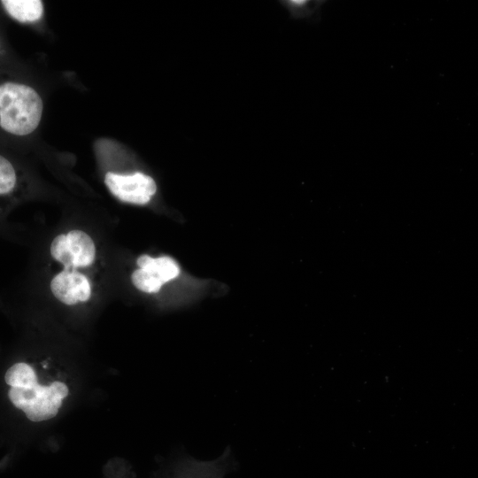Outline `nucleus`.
Segmentation results:
<instances>
[{
	"label": "nucleus",
	"instance_id": "39448f33",
	"mask_svg": "<svg viewBox=\"0 0 478 478\" xmlns=\"http://www.w3.org/2000/svg\"><path fill=\"white\" fill-rule=\"evenodd\" d=\"M0 5L11 19L24 24L38 21L44 12L40 0H3Z\"/></svg>",
	"mask_w": 478,
	"mask_h": 478
},
{
	"label": "nucleus",
	"instance_id": "20e7f679",
	"mask_svg": "<svg viewBox=\"0 0 478 478\" xmlns=\"http://www.w3.org/2000/svg\"><path fill=\"white\" fill-rule=\"evenodd\" d=\"M66 235L73 269L90 266L96 258V247L92 238L81 230H71Z\"/></svg>",
	"mask_w": 478,
	"mask_h": 478
},
{
	"label": "nucleus",
	"instance_id": "7ed1b4c3",
	"mask_svg": "<svg viewBox=\"0 0 478 478\" xmlns=\"http://www.w3.org/2000/svg\"><path fill=\"white\" fill-rule=\"evenodd\" d=\"M54 297L66 305L86 302L90 298L91 286L88 277L74 269H64L50 281Z\"/></svg>",
	"mask_w": 478,
	"mask_h": 478
},
{
	"label": "nucleus",
	"instance_id": "423d86ee",
	"mask_svg": "<svg viewBox=\"0 0 478 478\" xmlns=\"http://www.w3.org/2000/svg\"><path fill=\"white\" fill-rule=\"evenodd\" d=\"M136 262L139 268L150 273L163 284L176 278L180 274V267L176 261L167 256L155 258L143 254L137 258Z\"/></svg>",
	"mask_w": 478,
	"mask_h": 478
},
{
	"label": "nucleus",
	"instance_id": "f257e3e1",
	"mask_svg": "<svg viewBox=\"0 0 478 478\" xmlns=\"http://www.w3.org/2000/svg\"><path fill=\"white\" fill-rule=\"evenodd\" d=\"M43 111L39 93L30 85L0 73V133L25 137L38 127Z\"/></svg>",
	"mask_w": 478,
	"mask_h": 478
},
{
	"label": "nucleus",
	"instance_id": "9d476101",
	"mask_svg": "<svg viewBox=\"0 0 478 478\" xmlns=\"http://www.w3.org/2000/svg\"><path fill=\"white\" fill-rule=\"evenodd\" d=\"M131 281L135 288L145 293H156L163 285L157 277L142 268L133 272Z\"/></svg>",
	"mask_w": 478,
	"mask_h": 478
},
{
	"label": "nucleus",
	"instance_id": "9b49d317",
	"mask_svg": "<svg viewBox=\"0 0 478 478\" xmlns=\"http://www.w3.org/2000/svg\"><path fill=\"white\" fill-rule=\"evenodd\" d=\"M50 254L53 258L64 266V269H73L72 259L67 249L66 235H57L50 244Z\"/></svg>",
	"mask_w": 478,
	"mask_h": 478
},
{
	"label": "nucleus",
	"instance_id": "f03ea898",
	"mask_svg": "<svg viewBox=\"0 0 478 478\" xmlns=\"http://www.w3.org/2000/svg\"><path fill=\"white\" fill-rule=\"evenodd\" d=\"M104 184L120 201L140 205L149 203L157 191L154 179L141 172L129 174L109 172L104 176Z\"/></svg>",
	"mask_w": 478,
	"mask_h": 478
},
{
	"label": "nucleus",
	"instance_id": "0eeeda50",
	"mask_svg": "<svg viewBox=\"0 0 478 478\" xmlns=\"http://www.w3.org/2000/svg\"><path fill=\"white\" fill-rule=\"evenodd\" d=\"M22 187V176L12 159L0 153V201L13 197Z\"/></svg>",
	"mask_w": 478,
	"mask_h": 478
},
{
	"label": "nucleus",
	"instance_id": "1a4fd4ad",
	"mask_svg": "<svg viewBox=\"0 0 478 478\" xmlns=\"http://www.w3.org/2000/svg\"><path fill=\"white\" fill-rule=\"evenodd\" d=\"M5 382L12 388H31L37 383L34 369L27 363L12 366L4 376Z\"/></svg>",
	"mask_w": 478,
	"mask_h": 478
},
{
	"label": "nucleus",
	"instance_id": "4468645a",
	"mask_svg": "<svg viewBox=\"0 0 478 478\" xmlns=\"http://www.w3.org/2000/svg\"><path fill=\"white\" fill-rule=\"evenodd\" d=\"M4 50V43H3V39H2L1 35H0V56L3 54Z\"/></svg>",
	"mask_w": 478,
	"mask_h": 478
},
{
	"label": "nucleus",
	"instance_id": "ddd939ff",
	"mask_svg": "<svg viewBox=\"0 0 478 478\" xmlns=\"http://www.w3.org/2000/svg\"><path fill=\"white\" fill-rule=\"evenodd\" d=\"M52 393L58 397L63 399L68 394V389L66 385L61 382H53L49 385Z\"/></svg>",
	"mask_w": 478,
	"mask_h": 478
},
{
	"label": "nucleus",
	"instance_id": "f8f14e48",
	"mask_svg": "<svg viewBox=\"0 0 478 478\" xmlns=\"http://www.w3.org/2000/svg\"><path fill=\"white\" fill-rule=\"evenodd\" d=\"M291 15L295 18L310 16L323 2H312L307 0H291L282 2Z\"/></svg>",
	"mask_w": 478,
	"mask_h": 478
},
{
	"label": "nucleus",
	"instance_id": "6e6552de",
	"mask_svg": "<svg viewBox=\"0 0 478 478\" xmlns=\"http://www.w3.org/2000/svg\"><path fill=\"white\" fill-rule=\"evenodd\" d=\"M49 390V386L36 383L31 388H12L9 390V398L12 403L23 412L32 406L38 399Z\"/></svg>",
	"mask_w": 478,
	"mask_h": 478
}]
</instances>
